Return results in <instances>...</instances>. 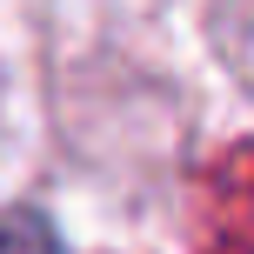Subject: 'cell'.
Returning a JSON list of instances; mask_svg holds the SVG:
<instances>
[{
    "label": "cell",
    "instance_id": "1",
    "mask_svg": "<svg viewBox=\"0 0 254 254\" xmlns=\"http://www.w3.org/2000/svg\"><path fill=\"white\" fill-rule=\"evenodd\" d=\"M0 254H54V241L27 221H0Z\"/></svg>",
    "mask_w": 254,
    "mask_h": 254
}]
</instances>
